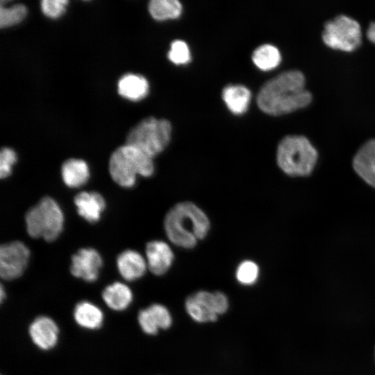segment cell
<instances>
[{"label": "cell", "instance_id": "cell-1", "mask_svg": "<svg viewBox=\"0 0 375 375\" xmlns=\"http://www.w3.org/2000/svg\"><path fill=\"white\" fill-rule=\"evenodd\" d=\"M305 77L299 70H288L267 81L257 96V104L264 112L280 115L307 106L312 100L305 87Z\"/></svg>", "mask_w": 375, "mask_h": 375}, {"label": "cell", "instance_id": "cell-2", "mask_svg": "<svg viewBox=\"0 0 375 375\" xmlns=\"http://www.w3.org/2000/svg\"><path fill=\"white\" fill-rule=\"evenodd\" d=\"M163 224L169 242L185 249L195 247L210 229V221L206 213L189 201L174 204L166 213Z\"/></svg>", "mask_w": 375, "mask_h": 375}, {"label": "cell", "instance_id": "cell-3", "mask_svg": "<svg viewBox=\"0 0 375 375\" xmlns=\"http://www.w3.org/2000/svg\"><path fill=\"white\" fill-rule=\"evenodd\" d=\"M108 167L112 180L123 188H132L138 175L148 178L155 171L152 158L127 144L112 152Z\"/></svg>", "mask_w": 375, "mask_h": 375}, {"label": "cell", "instance_id": "cell-4", "mask_svg": "<svg viewBox=\"0 0 375 375\" xmlns=\"http://www.w3.org/2000/svg\"><path fill=\"white\" fill-rule=\"evenodd\" d=\"M318 154L303 135H288L279 142L276 151L278 167L291 176H306L313 170Z\"/></svg>", "mask_w": 375, "mask_h": 375}, {"label": "cell", "instance_id": "cell-5", "mask_svg": "<svg viewBox=\"0 0 375 375\" xmlns=\"http://www.w3.org/2000/svg\"><path fill=\"white\" fill-rule=\"evenodd\" d=\"M171 135L172 126L169 121L149 117L141 120L129 131L126 144L153 158L167 147Z\"/></svg>", "mask_w": 375, "mask_h": 375}, {"label": "cell", "instance_id": "cell-6", "mask_svg": "<svg viewBox=\"0 0 375 375\" xmlns=\"http://www.w3.org/2000/svg\"><path fill=\"white\" fill-rule=\"evenodd\" d=\"M25 223L31 237L52 242L62 232L64 215L58 203L52 198L45 197L27 211Z\"/></svg>", "mask_w": 375, "mask_h": 375}, {"label": "cell", "instance_id": "cell-7", "mask_svg": "<svg viewBox=\"0 0 375 375\" xmlns=\"http://www.w3.org/2000/svg\"><path fill=\"white\" fill-rule=\"evenodd\" d=\"M361 28L355 19L338 15L324 24L322 32L324 42L329 47L344 51H352L361 44Z\"/></svg>", "mask_w": 375, "mask_h": 375}, {"label": "cell", "instance_id": "cell-8", "mask_svg": "<svg viewBox=\"0 0 375 375\" xmlns=\"http://www.w3.org/2000/svg\"><path fill=\"white\" fill-rule=\"evenodd\" d=\"M185 308L194 321L199 323L211 322L216 321L219 315L227 311L228 300L222 292L199 290L186 299Z\"/></svg>", "mask_w": 375, "mask_h": 375}, {"label": "cell", "instance_id": "cell-9", "mask_svg": "<svg viewBox=\"0 0 375 375\" xmlns=\"http://www.w3.org/2000/svg\"><path fill=\"white\" fill-rule=\"evenodd\" d=\"M30 257L28 248L20 241L3 244L0 247V275L7 281L22 276Z\"/></svg>", "mask_w": 375, "mask_h": 375}, {"label": "cell", "instance_id": "cell-10", "mask_svg": "<svg viewBox=\"0 0 375 375\" xmlns=\"http://www.w3.org/2000/svg\"><path fill=\"white\" fill-rule=\"evenodd\" d=\"M103 260L99 253L92 248L79 249L72 257V274L87 282H94L98 278Z\"/></svg>", "mask_w": 375, "mask_h": 375}, {"label": "cell", "instance_id": "cell-11", "mask_svg": "<svg viewBox=\"0 0 375 375\" xmlns=\"http://www.w3.org/2000/svg\"><path fill=\"white\" fill-rule=\"evenodd\" d=\"M145 253L147 267L156 276L167 273L174 260V253L171 247L162 240L149 242L146 245Z\"/></svg>", "mask_w": 375, "mask_h": 375}, {"label": "cell", "instance_id": "cell-12", "mask_svg": "<svg viewBox=\"0 0 375 375\" xmlns=\"http://www.w3.org/2000/svg\"><path fill=\"white\" fill-rule=\"evenodd\" d=\"M29 336L40 349L49 350L58 342L59 329L56 323L47 316H39L30 324Z\"/></svg>", "mask_w": 375, "mask_h": 375}, {"label": "cell", "instance_id": "cell-13", "mask_svg": "<svg viewBox=\"0 0 375 375\" xmlns=\"http://www.w3.org/2000/svg\"><path fill=\"white\" fill-rule=\"evenodd\" d=\"M353 167L367 183L375 188V139L367 141L357 151Z\"/></svg>", "mask_w": 375, "mask_h": 375}, {"label": "cell", "instance_id": "cell-14", "mask_svg": "<svg viewBox=\"0 0 375 375\" xmlns=\"http://www.w3.org/2000/svg\"><path fill=\"white\" fill-rule=\"evenodd\" d=\"M74 201L78 215L90 223L98 222L106 208L103 197L96 192H81Z\"/></svg>", "mask_w": 375, "mask_h": 375}, {"label": "cell", "instance_id": "cell-15", "mask_svg": "<svg viewBox=\"0 0 375 375\" xmlns=\"http://www.w3.org/2000/svg\"><path fill=\"white\" fill-rule=\"evenodd\" d=\"M117 265L120 275L128 281L141 278L148 269L146 259L138 251L131 249L118 256Z\"/></svg>", "mask_w": 375, "mask_h": 375}, {"label": "cell", "instance_id": "cell-16", "mask_svg": "<svg viewBox=\"0 0 375 375\" xmlns=\"http://www.w3.org/2000/svg\"><path fill=\"white\" fill-rule=\"evenodd\" d=\"M61 176L63 182L69 188H80L85 185L89 179L88 165L85 161L81 159H68L62 165Z\"/></svg>", "mask_w": 375, "mask_h": 375}, {"label": "cell", "instance_id": "cell-17", "mask_svg": "<svg viewBox=\"0 0 375 375\" xmlns=\"http://www.w3.org/2000/svg\"><path fill=\"white\" fill-rule=\"evenodd\" d=\"M74 319L82 328L94 330L99 328L103 322V313L95 304L82 301L78 302L74 309Z\"/></svg>", "mask_w": 375, "mask_h": 375}, {"label": "cell", "instance_id": "cell-18", "mask_svg": "<svg viewBox=\"0 0 375 375\" xmlns=\"http://www.w3.org/2000/svg\"><path fill=\"white\" fill-rule=\"evenodd\" d=\"M105 303L115 311L126 310L133 301L130 288L121 282H115L105 288L102 292Z\"/></svg>", "mask_w": 375, "mask_h": 375}, {"label": "cell", "instance_id": "cell-19", "mask_svg": "<svg viewBox=\"0 0 375 375\" xmlns=\"http://www.w3.org/2000/svg\"><path fill=\"white\" fill-rule=\"evenodd\" d=\"M118 92L123 97L138 101L146 97L149 91V83L140 75L127 74L123 76L117 84Z\"/></svg>", "mask_w": 375, "mask_h": 375}, {"label": "cell", "instance_id": "cell-20", "mask_svg": "<svg viewBox=\"0 0 375 375\" xmlns=\"http://www.w3.org/2000/svg\"><path fill=\"white\" fill-rule=\"evenodd\" d=\"M222 98L231 112L240 115L247 110L251 92L243 85H228L223 90Z\"/></svg>", "mask_w": 375, "mask_h": 375}, {"label": "cell", "instance_id": "cell-21", "mask_svg": "<svg viewBox=\"0 0 375 375\" xmlns=\"http://www.w3.org/2000/svg\"><path fill=\"white\" fill-rule=\"evenodd\" d=\"M153 18L162 21L176 19L182 12V5L177 0H152L148 6Z\"/></svg>", "mask_w": 375, "mask_h": 375}, {"label": "cell", "instance_id": "cell-22", "mask_svg": "<svg viewBox=\"0 0 375 375\" xmlns=\"http://www.w3.org/2000/svg\"><path fill=\"white\" fill-rule=\"evenodd\" d=\"M252 60L260 69L269 71L279 65L281 56L276 47L266 44L254 50L252 54Z\"/></svg>", "mask_w": 375, "mask_h": 375}, {"label": "cell", "instance_id": "cell-23", "mask_svg": "<svg viewBox=\"0 0 375 375\" xmlns=\"http://www.w3.org/2000/svg\"><path fill=\"white\" fill-rule=\"evenodd\" d=\"M260 269L258 264L251 260L242 261L235 270V278L238 283L244 285H251L258 279Z\"/></svg>", "mask_w": 375, "mask_h": 375}, {"label": "cell", "instance_id": "cell-24", "mask_svg": "<svg viewBox=\"0 0 375 375\" xmlns=\"http://www.w3.org/2000/svg\"><path fill=\"white\" fill-rule=\"evenodd\" d=\"M27 14V9L24 5L15 4L11 7L0 8V26L1 28L13 26L22 22Z\"/></svg>", "mask_w": 375, "mask_h": 375}, {"label": "cell", "instance_id": "cell-25", "mask_svg": "<svg viewBox=\"0 0 375 375\" xmlns=\"http://www.w3.org/2000/svg\"><path fill=\"white\" fill-rule=\"evenodd\" d=\"M168 58L176 65H185L190 60L188 44L182 40H175L171 44Z\"/></svg>", "mask_w": 375, "mask_h": 375}, {"label": "cell", "instance_id": "cell-26", "mask_svg": "<svg viewBox=\"0 0 375 375\" xmlns=\"http://www.w3.org/2000/svg\"><path fill=\"white\" fill-rule=\"evenodd\" d=\"M147 308L159 329H167L171 326L172 323V315L165 306L160 303H153Z\"/></svg>", "mask_w": 375, "mask_h": 375}, {"label": "cell", "instance_id": "cell-27", "mask_svg": "<svg viewBox=\"0 0 375 375\" xmlns=\"http://www.w3.org/2000/svg\"><path fill=\"white\" fill-rule=\"evenodd\" d=\"M17 161V155L15 151L8 147H4L0 153V177L6 178L12 172V165Z\"/></svg>", "mask_w": 375, "mask_h": 375}, {"label": "cell", "instance_id": "cell-28", "mask_svg": "<svg viewBox=\"0 0 375 375\" xmlns=\"http://www.w3.org/2000/svg\"><path fill=\"white\" fill-rule=\"evenodd\" d=\"M67 1L65 0H43L41 2L42 12L51 18H57L65 10Z\"/></svg>", "mask_w": 375, "mask_h": 375}, {"label": "cell", "instance_id": "cell-29", "mask_svg": "<svg viewBox=\"0 0 375 375\" xmlns=\"http://www.w3.org/2000/svg\"><path fill=\"white\" fill-rule=\"evenodd\" d=\"M139 325L143 332L148 335H156L159 328L148 308L140 310L138 316Z\"/></svg>", "mask_w": 375, "mask_h": 375}, {"label": "cell", "instance_id": "cell-30", "mask_svg": "<svg viewBox=\"0 0 375 375\" xmlns=\"http://www.w3.org/2000/svg\"><path fill=\"white\" fill-rule=\"evenodd\" d=\"M367 35L372 42L375 43V22L370 23L367 31Z\"/></svg>", "mask_w": 375, "mask_h": 375}, {"label": "cell", "instance_id": "cell-31", "mask_svg": "<svg viewBox=\"0 0 375 375\" xmlns=\"http://www.w3.org/2000/svg\"><path fill=\"white\" fill-rule=\"evenodd\" d=\"M5 297H6V292H5L4 290H3V286L1 285V288H0V299H1V302H2L3 301Z\"/></svg>", "mask_w": 375, "mask_h": 375}]
</instances>
